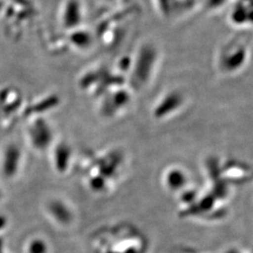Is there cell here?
<instances>
[{
  "mask_svg": "<svg viewBox=\"0 0 253 253\" xmlns=\"http://www.w3.org/2000/svg\"><path fill=\"white\" fill-rule=\"evenodd\" d=\"M19 152L18 150L14 147L9 148L6 154L5 158V171L8 172L9 174H11L12 172H15L17 164H18Z\"/></svg>",
  "mask_w": 253,
  "mask_h": 253,
  "instance_id": "cell-1",
  "label": "cell"
}]
</instances>
